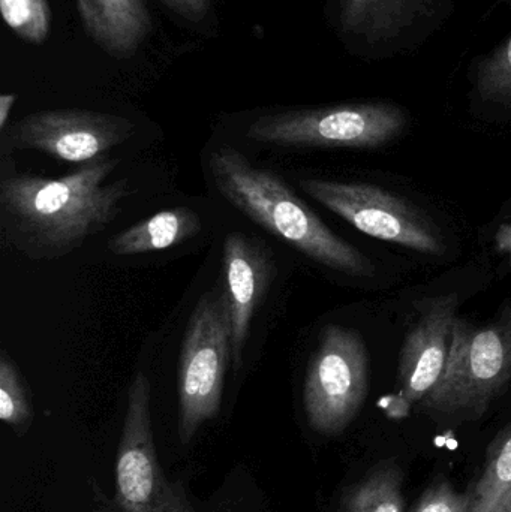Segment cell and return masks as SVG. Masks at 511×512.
Returning <instances> with one entry per match:
<instances>
[{"instance_id":"1","label":"cell","mask_w":511,"mask_h":512,"mask_svg":"<svg viewBox=\"0 0 511 512\" xmlns=\"http://www.w3.org/2000/svg\"><path fill=\"white\" fill-rule=\"evenodd\" d=\"M119 161L87 162L62 179L11 174L0 182V221L6 239L30 259H57L102 233L131 195L128 179L105 185Z\"/></svg>"},{"instance_id":"2","label":"cell","mask_w":511,"mask_h":512,"mask_svg":"<svg viewBox=\"0 0 511 512\" xmlns=\"http://www.w3.org/2000/svg\"><path fill=\"white\" fill-rule=\"evenodd\" d=\"M215 188L234 209L308 258L348 276L369 277L374 264L336 236L272 171L255 167L233 146L210 153Z\"/></svg>"},{"instance_id":"3","label":"cell","mask_w":511,"mask_h":512,"mask_svg":"<svg viewBox=\"0 0 511 512\" xmlns=\"http://www.w3.org/2000/svg\"><path fill=\"white\" fill-rule=\"evenodd\" d=\"M410 122L402 105L368 99L263 114L246 137L284 149H378L401 138Z\"/></svg>"},{"instance_id":"4","label":"cell","mask_w":511,"mask_h":512,"mask_svg":"<svg viewBox=\"0 0 511 512\" xmlns=\"http://www.w3.org/2000/svg\"><path fill=\"white\" fill-rule=\"evenodd\" d=\"M459 0H327L326 18L344 50L383 63L422 50L449 23Z\"/></svg>"},{"instance_id":"5","label":"cell","mask_w":511,"mask_h":512,"mask_svg":"<svg viewBox=\"0 0 511 512\" xmlns=\"http://www.w3.org/2000/svg\"><path fill=\"white\" fill-rule=\"evenodd\" d=\"M511 381V319L474 325L456 318L443 375L420 409L443 417L477 420Z\"/></svg>"},{"instance_id":"6","label":"cell","mask_w":511,"mask_h":512,"mask_svg":"<svg viewBox=\"0 0 511 512\" xmlns=\"http://www.w3.org/2000/svg\"><path fill=\"white\" fill-rule=\"evenodd\" d=\"M233 364L225 292L203 295L192 312L179 364V439L188 444L219 414L225 373Z\"/></svg>"},{"instance_id":"7","label":"cell","mask_w":511,"mask_h":512,"mask_svg":"<svg viewBox=\"0 0 511 512\" xmlns=\"http://www.w3.org/2000/svg\"><path fill=\"white\" fill-rule=\"evenodd\" d=\"M369 393V354L363 337L351 328L329 325L309 361L303 405L317 433L344 432Z\"/></svg>"},{"instance_id":"8","label":"cell","mask_w":511,"mask_h":512,"mask_svg":"<svg viewBox=\"0 0 511 512\" xmlns=\"http://www.w3.org/2000/svg\"><path fill=\"white\" fill-rule=\"evenodd\" d=\"M300 188L366 236L438 256L446 251L443 234L419 207L371 183L302 179Z\"/></svg>"},{"instance_id":"9","label":"cell","mask_w":511,"mask_h":512,"mask_svg":"<svg viewBox=\"0 0 511 512\" xmlns=\"http://www.w3.org/2000/svg\"><path fill=\"white\" fill-rule=\"evenodd\" d=\"M117 501L125 512H194L185 492L165 480L150 423V382L137 373L128 393L116 463Z\"/></svg>"},{"instance_id":"10","label":"cell","mask_w":511,"mask_h":512,"mask_svg":"<svg viewBox=\"0 0 511 512\" xmlns=\"http://www.w3.org/2000/svg\"><path fill=\"white\" fill-rule=\"evenodd\" d=\"M134 132V123L126 117L65 108L24 116L12 123L9 137L18 149L38 150L59 161L87 164L126 143Z\"/></svg>"},{"instance_id":"11","label":"cell","mask_w":511,"mask_h":512,"mask_svg":"<svg viewBox=\"0 0 511 512\" xmlns=\"http://www.w3.org/2000/svg\"><path fill=\"white\" fill-rule=\"evenodd\" d=\"M458 294L423 301L419 318L405 336L398 366V393L386 406L392 418H405L443 375L452 345Z\"/></svg>"},{"instance_id":"12","label":"cell","mask_w":511,"mask_h":512,"mask_svg":"<svg viewBox=\"0 0 511 512\" xmlns=\"http://www.w3.org/2000/svg\"><path fill=\"white\" fill-rule=\"evenodd\" d=\"M222 264L230 310L233 366L240 369L252 321L269 288L272 267L266 248L242 233L225 237Z\"/></svg>"},{"instance_id":"13","label":"cell","mask_w":511,"mask_h":512,"mask_svg":"<svg viewBox=\"0 0 511 512\" xmlns=\"http://www.w3.org/2000/svg\"><path fill=\"white\" fill-rule=\"evenodd\" d=\"M87 35L114 59L134 57L152 32L146 0H75Z\"/></svg>"},{"instance_id":"14","label":"cell","mask_w":511,"mask_h":512,"mask_svg":"<svg viewBox=\"0 0 511 512\" xmlns=\"http://www.w3.org/2000/svg\"><path fill=\"white\" fill-rule=\"evenodd\" d=\"M511 11V0H500ZM468 95L474 110L489 119H511V33L471 59Z\"/></svg>"},{"instance_id":"15","label":"cell","mask_w":511,"mask_h":512,"mask_svg":"<svg viewBox=\"0 0 511 512\" xmlns=\"http://www.w3.org/2000/svg\"><path fill=\"white\" fill-rule=\"evenodd\" d=\"M203 224L195 210L174 207L162 210L152 218L122 231L108 243L111 254L135 256L165 251L192 239L200 233Z\"/></svg>"},{"instance_id":"16","label":"cell","mask_w":511,"mask_h":512,"mask_svg":"<svg viewBox=\"0 0 511 512\" xmlns=\"http://www.w3.org/2000/svg\"><path fill=\"white\" fill-rule=\"evenodd\" d=\"M404 481L401 465L383 460L345 490L341 512H405Z\"/></svg>"},{"instance_id":"17","label":"cell","mask_w":511,"mask_h":512,"mask_svg":"<svg viewBox=\"0 0 511 512\" xmlns=\"http://www.w3.org/2000/svg\"><path fill=\"white\" fill-rule=\"evenodd\" d=\"M470 492V512H498L511 492V423L489 445L482 475Z\"/></svg>"},{"instance_id":"18","label":"cell","mask_w":511,"mask_h":512,"mask_svg":"<svg viewBox=\"0 0 511 512\" xmlns=\"http://www.w3.org/2000/svg\"><path fill=\"white\" fill-rule=\"evenodd\" d=\"M6 26L27 44L41 45L51 32L48 0H0Z\"/></svg>"},{"instance_id":"19","label":"cell","mask_w":511,"mask_h":512,"mask_svg":"<svg viewBox=\"0 0 511 512\" xmlns=\"http://www.w3.org/2000/svg\"><path fill=\"white\" fill-rule=\"evenodd\" d=\"M32 409L20 372L14 360L2 351L0 355V420L14 429L30 423Z\"/></svg>"},{"instance_id":"20","label":"cell","mask_w":511,"mask_h":512,"mask_svg":"<svg viewBox=\"0 0 511 512\" xmlns=\"http://www.w3.org/2000/svg\"><path fill=\"white\" fill-rule=\"evenodd\" d=\"M471 492L461 493L450 481L437 480L423 492L411 512H470Z\"/></svg>"},{"instance_id":"21","label":"cell","mask_w":511,"mask_h":512,"mask_svg":"<svg viewBox=\"0 0 511 512\" xmlns=\"http://www.w3.org/2000/svg\"><path fill=\"white\" fill-rule=\"evenodd\" d=\"M177 18L194 27L204 26L212 18L213 0H161Z\"/></svg>"},{"instance_id":"22","label":"cell","mask_w":511,"mask_h":512,"mask_svg":"<svg viewBox=\"0 0 511 512\" xmlns=\"http://www.w3.org/2000/svg\"><path fill=\"white\" fill-rule=\"evenodd\" d=\"M497 246L504 255L511 259V213L506 222L497 231Z\"/></svg>"},{"instance_id":"23","label":"cell","mask_w":511,"mask_h":512,"mask_svg":"<svg viewBox=\"0 0 511 512\" xmlns=\"http://www.w3.org/2000/svg\"><path fill=\"white\" fill-rule=\"evenodd\" d=\"M17 101V95L14 93H5L0 96V131L5 132L8 126L9 114H11L12 107Z\"/></svg>"},{"instance_id":"24","label":"cell","mask_w":511,"mask_h":512,"mask_svg":"<svg viewBox=\"0 0 511 512\" xmlns=\"http://www.w3.org/2000/svg\"><path fill=\"white\" fill-rule=\"evenodd\" d=\"M498 512H511V492L507 495V498L504 499L503 504H501L500 510Z\"/></svg>"}]
</instances>
